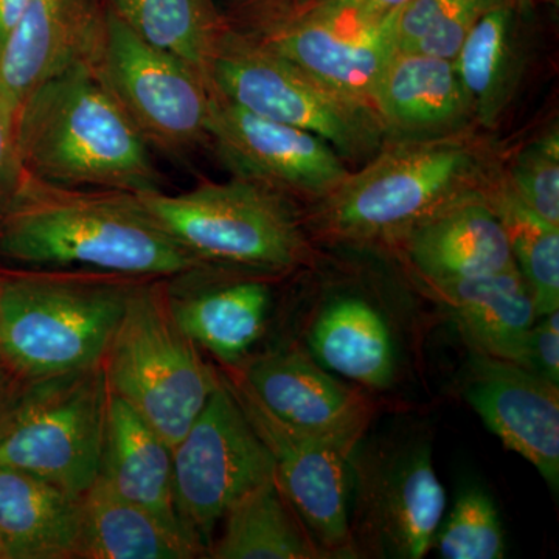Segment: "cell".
Segmentation results:
<instances>
[{
	"mask_svg": "<svg viewBox=\"0 0 559 559\" xmlns=\"http://www.w3.org/2000/svg\"><path fill=\"white\" fill-rule=\"evenodd\" d=\"M97 479L121 499L150 511L175 532L194 540L176 509L173 448L138 411L112 393Z\"/></svg>",
	"mask_w": 559,
	"mask_h": 559,
	"instance_id": "20",
	"label": "cell"
},
{
	"mask_svg": "<svg viewBox=\"0 0 559 559\" xmlns=\"http://www.w3.org/2000/svg\"><path fill=\"white\" fill-rule=\"evenodd\" d=\"M0 559H7L5 551H3L2 546H0Z\"/></svg>",
	"mask_w": 559,
	"mask_h": 559,
	"instance_id": "39",
	"label": "cell"
},
{
	"mask_svg": "<svg viewBox=\"0 0 559 559\" xmlns=\"http://www.w3.org/2000/svg\"><path fill=\"white\" fill-rule=\"evenodd\" d=\"M0 259L27 270L173 278L207 267L156 223L138 194L70 189L22 173L0 212Z\"/></svg>",
	"mask_w": 559,
	"mask_h": 559,
	"instance_id": "1",
	"label": "cell"
},
{
	"mask_svg": "<svg viewBox=\"0 0 559 559\" xmlns=\"http://www.w3.org/2000/svg\"><path fill=\"white\" fill-rule=\"evenodd\" d=\"M430 288L474 353L525 367L528 334L538 312L516 267Z\"/></svg>",
	"mask_w": 559,
	"mask_h": 559,
	"instance_id": "22",
	"label": "cell"
},
{
	"mask_svg": "<svg viewBox=\"0 0 559 559\" xmlns=\"http://www.w3.org/2000/svg\"><path fill=\"white\" fill-rule=\"evenodd\" d=\"M506 226L516 270L527 283L536 312L559 310V226L532 212L507 183L489 197Z\"/></svg>",
	"mask_w": 559,
	"mask_h": 559,
	"instance_id": "29",
	"label": "cell"
},
{
	"mask_svg": "<svg viewBox=\"0 0 559 559\" xmlns=\"http://www.w3.org/2000/svg\"><path fill=\"white\" fill-rule=\"evenodd\" d=\"M105 7L140 39L171 53L207 79L227 31L216 0H105Z\"/></svg>",
	"mask_w": 559,
	"mask_h": 559,
	"instance_id": "28",
	"label": "cell"
},
{
	"mask_svg": "<svg viewBox=\"0 0 559 559\" xmlns=\"http://www.w3.org/2000/svg\"><path fill=\"white\" fill-rule=\"evenodd\" d=\"M462 393L503 447L535 466L558 495L559 385L520 364L473 352Z\"/></svg>",
	"mask_w": 559,
	"mask_h": 559,
	"instance_id": "16",
	"label": "cell"
},
{
	"mask_svg": "<svg viewBox=\"0 0 559 559\" xmlns=\"http://www.w3.org/2000/svg\"><path fill=\"white\" fill-rule=\"evenodd\" d=\"M230 378L271 417L348 451L366 437L373 406L364 393L336 380L300 349H277L248 358Z\"/></svg>",
	"mask_w": 559,
	"mask_h": 559,
	"instance_id": "15",
	"label": "cell"
},
{
	"mask_svg": "<svg viewBox=\"0 0 559 559\" xmlns=\"http://www.w3.org/2000/svg\"><path fill=\"white\" fill-rule=\"evenodd\" d=\"M401 240L429 286L516 267L506 226L480 190L463 194L419 221Z\"/></svg>",
	"mask_w": 559,
	"mask_h": 559,
	"instance_id": "18",
	"label": "cell"
},
{
	"mask_svg": "<svg viewBox=\"0 0 559 559\" xmlns=\"http://www.w3.org/2000/svg\"><path fill=\"white\" fill-rule=\"evenodd\" d=\"M349 465L356 558L426 557L447 510L428 433L404 429L360 440Z\"/></svg>",
	"mask_w": 559,
	"mask_h": 559,
	"instance_id": "8",
	"label": "cell"
},
{
	"mask_svg": "<svg viewBox=\"0 0 559 559\" xmlns=\"http://www.w3.org/2000/svg\"><path fill=\"white\" fill-rule=\"evenodd\" d=\"M432 549L443 559H502L506 533L495 500L480 488L460 492L441 521Z\"/></svg>",
	"mask_w": 559,
	"mask_h": 559,
	"instance_id": "31",
	"label": "cell"
},
{
	"mask_svg": "<svg viewBox=\"0 0 559 559\" xmlns=\"http://www.w3.org/2000/svg\"><path fill=\"white\" fill-rule=\"evenodd\" d=\"M253 428L275 460V480L297 516L330 559L356 558L349 530L352 451L333 441L308 436L271 417L229 378Z\"/></svg>",
	"mask_w": 559,
	"mask_h": 559,
	"instance_id": "13",
	"label": "cell"
},
{
	"mask_svg": "<svg viewBox=\"0 0 559 559\" xmlns=\"http://www.w3.org/2000/svg\"><path fill=\"white\" fill-rule=\"evenodd\" d=\"M16 146L22 173L53 186L135 194L164 190L153 150L94 62L66 70L22 102Z\"/></svg>",
	"mask_w": 559,
	"mask_h": 559,
	"instance_id": "2",
	"label": "cell"
},
{
	"mask_svg": "<svg viewBox=\"0 0 559 559\" xmlns=\"http://www.w3.org/2000/svg\"><path fill=\"white\" fill-rule=\"evenodd\" d=\"M308 345L323 369L364 388L388 389L395 380V341L388 322L359 297L330 301L312 322Z\"/></svg>",
	"mask_w": 559,
	"mask_h": 559,
	"instance_id": "24",
	"label": "cell"
},
{
	"mask_svg": "<svg viewBox=\"0 0 559 559\" xmlns=\"http://www.w3.org/2000/svg\"><path fill=\"white\" fill-rule=\"evenodd\" d=\"M510 0H409L396 21V47L454 60L477 21Z\"/></svg>",
	"mask_w": 559,
	"mask_h": 559,
	"instance_id": "30",
	"label": "cell"
},
{
	"mask_svg": "<svg viewBox=\"0 0 559 559\" xmlns=\"http://www.w3.org/2000/svg\"><path fill=\"white\" fill-rule=\"evenodd\" d=\"M224 530L213 540V559H329L320 549L277 480L250 489L223 518Z\"/></svg>",
	"mask_w": 559,
	"mask_h": 559,
	"instance_id": "27",
	"label": "cell"
},
{
	"mask_svg": "<svg viewBox=\"0 0 559 559\" xmlns=\"http://www.w3.org/2000/svg\"><path fill=\"white\" fill-rule=\"evenodd\" d=\"M207 81L235 105L312 132L348 159L380 153L388 132L373 106L333 90L249 35L230 28L221 36Z\"/></svg>",
	"mask_w": 559,
	"mask_h": 559,
	"instance_id": "7",
	"label": "cell"
},
{
	"mask_svg": "<svg viewBox=\"0 0 559 559\" xmlns=\"http://www.w3.org/2000/svg\"><path fill=\"white\" fill-rule=\"evenodd\" d=\"M209 143L237 178L282 193L322 200L349 175L341 154L319 135L257 116L212 87Z\"/></svg>",
	"mask_w": 559,
	"mask_h": 559,
	"instance_id": "12",
	"label": "cell"
},
{
	"mask_svg": "<svg viewBox=\"0 0 559 559\" xmlns=\"http://www.w3.org/2000/svg\"><path fill=\"white\" fill-rule=\"evenodd\" d=\"M94 68L151 150L182 159L209 143V81L106 9Z\"/></svg>",
	"mask_w": 559,
	"mask_h": 559,
	"instance_id": "11",
	"label": "cell"
},
{
	"mask_svg": "<svg viewBox=\"0 0 559 559\" xmlns=\"http://www.w3.org/2000/svg\"><path fill=\"white\" fill-rule=\"evenodd\" d=\"M207 558L201 546L95 480L81 498L75 559Z\"/></svg>",
	"mask_w": 559,
	"mask_h": 559,
	"instance_id": "25",
	"label": "cell"
},
{
	"mask_svg": "<svg viewBox=\"0 0 559 559\" xmlns=\"http://www.w3.org/2000/svg\"><path fill=\"white\" fill-rule=\"evenodd\" d=\"M210 267L168 278L173 314L198 347L237 369L266 331L272 290L259 278L213 282Z\"/></svg>",
	"mask_w": 559,
	"mask_h": 559,
	"instance_id": "19",
	"label": "cell"
},
{
	"mask_svg": "<svg viewBox=\"0 0 559 559\" xmlns=\"http://www.w3.org/2000/svg\"><path fill=\"white\" fill-rule=\"evenodd\" d=\"M173 471L179 520L205 554L230 507L274 479V455L227 378L221 377L204 409L173 448Z\"/></svg>",
	"mask_w": 559,
	"mask_h": 559,
	"instance_id": "10",
	"label": "cell"
},
{
	"mask_svg": "<svg viewBox=\"0 0 559 559\" xmlns=\"http://www.w3.org/2000/svg\"><path fill=\"white\" fill-rule=\"evenodd\" d=\"M31 382L11 370L5 362H0V433L9 425L11 415Z\"/></svg>",
	"mask_w": 559,
	"mask_h": 559,
	"instance_id": "35",
	"label": "cell"
},
{
	"mask_svg": "<svg viewBox=\"0 0 559 559\" xmlns=\"http://www.w3.org/2000/svg\"><path fill=\"white\" fill-rule=\"evenodd\" d=\"M506 183L525 207L559 226L558 130L547 132L518 154Z\"/></svg>",
	"mask_w": 559,
	"mask_h": 559,
	"instance_id": "32",
	"label": "cell"
},
{
	"mask_svg": "<svg viewBox=\"0 0 559 559\" xmlns=\"http://www.w3.org/2000/svg\"><path fill=\"white\" fill-rule=\"evenodd\" d=\"M102 366L109 392L127 401L171 448L221 381L173 314L168 278H142L132 288Z\"/></svg>",
	"mask_w": 559,
	"mask_h": 559,
	"instance_id": "5",
	"label": "cell"
},
{
	"mask_svg": "<svg viewBox=\"0 0 559 559\" xmlns=\"http://www.w3.org/2000/svg\"><path fill=\"white\" fill-rule=\"evenodd\" d=\"M409 0H322L323 5L349 11L367 20H381L403 9Z\"/></svg>",
	"mask_w": 559,
	"mask_h": 559,
	"instance_id": "36",
	"label": "cell"
},
{
	"mask_svg": "<svg viewBox=\"0 0 559 559\" xmlns=\"http://www.w3.org/2000/svg\"><path fill=\"white\" fill-rule=\"evenodd\" d=\"M81 498L0 465V546L7 559H75Z\"/></svg>",
	"mask_w": 559,
	"mask_h": 559,
	"instance_id": "23",
	"label": "cell"
},
{
	"mask_svg": "<svg viewBox=\"0 0 559 559\" xmlns=\"http://www.w3.org/2000/svg\"><path fill=\"white\" fill-rule=\"evenodd\" d=\"M525 369L559 385V310L540 316L530 331Z\"/></svg>",
	"mask_w": 559,
	"mask_h": 559,
	"instance_id": "33",
	"label": "cell"
},
{
	"mask_svg": "<svg viewBox=\"0 0 559 559\" xmlns=\"http://www.w3.org/2000/svg\"><path fill=\"white\" fill-rule=\"evenodd\" d=\"M0 362H3L2 358H0Z\"/></svg>",
	"mask_w": 559,
	"mask_h": 559,
	"instance_id": "40",
	"label": "cell"
},
{
	"mask_svg": "<svg viewBox=\"0 0 559 559\" xmlns=\"http://www.w3.org/2000/svg\"><path fill=\"white\" fill-rule=\"evenodd\" d=\"M399 13L367 20L320 3L301 16L271 22L250 38L333 90L373 106L382 73L399 50Z\"/></svg>",
	"mask_w": 559,
	"mask_h": 559,
	"instance_id": "14",
	"label": "cell"
},
{
	"mask_svg": "<svg viewBox=\"0 0 559 559\" xmlns=\"http://www.w3.org/2000/svg\"><path fill=\"white\" fill-rule=\"evenodd\" d=\"M224 2L245 3V2H252V0H224Z\"/></svg>",
	"mask_w": 559,
	"mask_h": 559,
	"instance_id": "38",
	"label": "cell"
},
{
	"mask_svg": "<svg viewBox=\"0 0 559 559\" xmlns=\"http://www.w3.org/2000/svg\"><path fill=\"white\" fill-rule=\"evenodd\" d=\"M16 110L0 97V212L20 186L22 168L16 146Z\"/></svg>",
	"mask_w": 559,
	"mask_h": 559,
	"instance_id": "34",
	"label": "cell"
},
{
	"mask_svg": "<svg viewBox=\"0 0 559 559\" xmlns=\"http://www.w3.org/2000/svg\"><path fill=\"white\" fill-rule=\"evenodd\" d=\"M109 395L102 362L32 381L0 433V465L81 498L100 471Z\"/></svg>",
	"mask_w": 559,
	"mask_h": 559,
	"instance_id": "9",
	"label": "cell"
},
{
	"mask_svg": "<svg viewBox=\"0 0 559 559\" xmlns=\"http://www.w3.org/2000/svg\"><path fill=\"white\" fill-rule=\"evenodd\" d=\"M373 106L385 130L411 139L455 134L473 119L454 61L418 51H395Z\"/></svg>",
	"mask_w": 559,
	"mask_h": 559,
	"instance_id": "21",
	"label": "cell"
},
{
	"mask_svg": "<svg viewBox=\"0 0 559 559\" xmlns=\"http://www.w3.org/2000/svg\"><path fill=\"white\" fill-rule=\"evenodd\" d=\"M481 154L465 135L407 139L374 154L320 200L322 234L353 242L401 240L437 210L477 191Z\"/></svg>",
	"mask_w": 559,
	"mask_h": 559,
	"instance_id": "4",
	"label": "cell"
},
{
	"mask_svg": "<svg viewBox=\"0 0 559 559\" xmlns=\"http://www.w3.org/2000/svg\"><path fill=\"white\" fill-rule=\"evenodd\" d=\"M28 0H0V55L16 28Z\"/></svg>",
	"mask_w": 559,
	"mask_h": 559,
	"instance_id": "37",
	"label": "cell"
},
{
	"mask_svg": "<svg viewBox=\"0 0 559 559\" xmlns=\"http://www.w3.org/2000/svg\"><path fill=\"white\" fill-rule=\"evenodd\" d=\"M146 213L202 263L250 272L293 270L307 255L285 193L235 178L186 193H138Z\"/></svg>",
	"mask_w": 559,
	"mask_h": 559,
	"instance_id": "6",
	"label": "cell"
},
{
	"mask_svg": "<svg viewBox=\"0 0 559 559\" xmlns=\"http://www.w3.org/2000/svg\"><path fill=\"white\" fill-rule=\"evenodd\" d=\"M105 16L100 0H28L0 55V97L17 114L40 84L94 62Z\"/></svg>",
	"mask_w": 559,
	"mask_h": 559,
	"instance_id": "17",
	"label": "cell"
},
{
	"mask_svg": "<svg viewBox=\"0 0 559 559\" xmlns=\"http://www.w3.org/2000/svg\"><path fill=\"white\" fill-rule=\"evenodd\" d=\"M140 280L94 271H0V358L27 381L97 366Z\"/></svg>",
	"mask_w": 559,
	"mask_h": 559,
	"instance_id": "3",
	"label": "cell"
},
{
	"mask_svg": "<svg viewBox=\"0 0 559 559\" xmlns=\"http://www.w3.org/2000/svg\"><path fill=\"white\" fill-rule=\"evenodd\" d=\"M516 14L510 2L477 21L455 55L454 68L474 119L491 127L510 105L524 69Z\"/></svg>",
	"mask_w": 559,
	"mask_h": 559,
	"instance_id": "26",
	"label": "cell"
}]
</instances>
